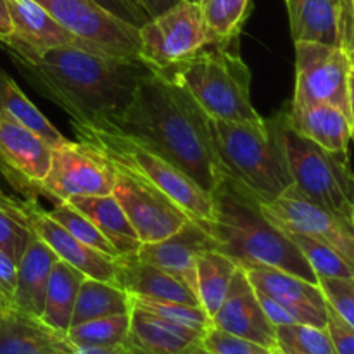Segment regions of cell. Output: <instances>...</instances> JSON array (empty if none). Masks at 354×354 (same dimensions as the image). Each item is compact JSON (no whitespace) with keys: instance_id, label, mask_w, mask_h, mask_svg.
Returning <instances> with one entry per match:
<instances>
[{"instance_id":"cell-1","label":"cell","mask_w":354,"mask_h":354,"mask_svg":"<svg viewBox=\"0 0 354 354\" xmlns=\"http://www.w3.org/2000/svg\"><path fill=\"white\" fill-rule=\"evenodd\" d=\"M0 44L35 90L64 109L73 123L88 127H116L138 83L154 71L140 59L111 57L73 45L35 50Z\"/></svg>"},{"instance_id":"cell-2","label":"cell","mask_w":354,"mask_h":354,"mask_svg":"<svg viewBox=\"0 0 354 354\" xmlns=\"http://www.w3.org/2000/svg\"><path fill=\"white\" fill-rule=\"evenodd\" d=\"M114 128L168 159L211 196L225 180L209 118L182 86L162 73L152 71L142 78Z\"/></svg>"},{"instance_id":"cell-3","label":"cell","mask_w":354,"mask_h":354,"mask_svg":"<svg viewBox=\"0 0 354 354\" xmlns=\"http://www.w3.org/2000/svg\"><path fill=\"white\" fill-rule=\"evenodd\" d=\"M214 218L201 223L216 239L218 251L241 266L265 265L317 283V273L294 242L263 214L259 204L225 176L213 192Z\"/></svg>"},{"instance_id":"cell-4","label":"cell","mask_w":354,"mask_h":354,"mask_svg":"<svg viewBox=\"0 0 354 354\" xmlns=\"http://www.w3.org/2000/svg\"><path fill=\"white\" fill-rule=\"evenodd\" d=\"M211 137L225 176L258 204L273 203L290 185L286 151V111L270 120H209Z\"/></svg>"},{"instance_id":"cell-5","label":"cell","mask_w":354,"mask_h":354,"mask_svg":"<svg viewBox=\"0 0 354 354\" xmlns=\"http://www.w3.org/2000/svg\"><path fill=\"white\" fill-rule=\"evenodd\" d=\"M161 73L182 86L209 120H261L251 102V69L241 55L228 50V45H207Z\"/></svg>"},{"instance_id":"cell-6","label":"cell","mask_w":354,"mask_h":354,"mask_svg":"<svg viewBox=\"0 0 354 354\" xmlns=\"http://www.w3.org/2000/svg\"><path fill=\"white\" fill-rule=\"evenodd\" d=\"M71 127L78 135V140L95 145L102 154L111 159L116 168L140 176L142 180L158 187L192 220L199 223L213 221V196L201 189L189 175L171 165L168 159L156 154L154 151L114 127H88V124L73 123V121Z\"/></svg>"},{"instance_id":"cell-7","label":"cell","mask_w":354,"mask_h":354,"mask_svg":"<svg viewBox=\"0 0 354 354\" xmlns=\"http://www.w3.org/2000/svg\"><path fill=\"white\" fill-rule=\"evenodd\" d=\"M294 187L318 206L353 225L354 173L348 154H335L301 137L287 127L283 131Z\"/></svg>"},{"instance_id":"cell-8","label":"cell","mask_w":354,"mask_h":354,"mask_svg":"<svg viewBox=\"0 0 354 354\" xmlns=\"http://www.w3.org/2000/svg\"><path fill=\"white\" fill-rule=\"evenodd\" d=\"M140 33L138 57L154 71H166L211 45L199 2L180 0L151 17Z\"/></svg>"},{"instance_id":"cell-9","label":"cell","mask_w":354,"mask_h":354,"mask_svg":"<svg viewBox=\"0 0 354 354\" xmlns=\"http://www.w3.org/2000/svg\"><path fill=\"white\" fill-rule=\"evenodd\" d=\"M40 3L92 52L111 57L140 59L138 28L124 23L93 0H40Z\"/></svg>"},{"instance_id":"cell-10","label":"cell","mask_w":354,"mask_h":354,"mask_svg":"<svg viewBox=\"0 0 354 354\" xmlns=\"http://www.w3.org/2000/svg\"><path fill=\"white\" fill-rule=\"evenodd\" d=\"M116 166L95 145L85 140H64L52 149V161L40 194L66 203L75 196H109Z\"/></svg>"},{"instance_id":"cell-11","label":"cell","mask_w":354,"mask_h":354,"mask_svg":"<svg viewBox=\"0 0 354 354\" xmlns=\"http://www.w3.org/2000/svg\"><path fill=\"white\" fill-rule=\"evenodd\" d=\"M294 45V106L325 102L339 107L349 116V73L353 68L344 48L317 41H297Z\"/></svg>"},{"instance_id":"cell-12","label":"cell","mask_w":354,"mask_h":354,"mask_svg":"<svg viewBox=\"0 0 354 354\" xmlns=\"http://www.w3.org/2000/svg\"><path fill=\"white\" fill-rule=\"evenodd\" d=\"M263 214L280 230L296 232L330 245L354 266V227L344 218L318 206L290 185L273 203L259 204Z\"/></svg>"},{"instance_id":"cell-13","label":"cell","mask_w":354,"mask_h":354,"mask_svg":"<svg viewBox=\"0 0 354 354\" xmlns=\"http://www.w3.org/2000/svg\"><path fill=\"white\" fill-rule=\"evenodd\" d=\"M113 196L123 207L142 244L168 239L192 220L158 187L121 168H116Z\"/></svg>"},{"instance_id":"cell-14","label":"cell","mask_w":354,"mask_h":354,"mask_svg":"<svg viewBox=\"0 0 354 354\" xmlns=\"http://www.w3.org/2000/svg\"><path fill=\"white\" fill-rule=\"evenodd\" d=\"M52 149L33 130L0 118V173L14 194L37 199L50 168Z\"/></svg>"},{"instance_id":"cell-15","label":"cell","mask_w":354,"mask_h":354,"mask_svg":"<svg viewBox=\"0 0 354 354\" xmlns=\"http://www.w3.org/2000/svg\"><path fill=\"white\" fill-rule=\"evenodd\" d=\"M252 287L282 304L297 324L327 327V303L317 283L265 265L242 266Z\"/></svg>"},{"instance_id":"cell-16","label":"cell","mask_w":354,"mask_h":354,"mask_svg":"<svg viewBox=\"0 0 354 354\" xmlns=\"http://www.w3.org/2000/svg\"><path fill=\"white\" fill-rule=\"evenodd\" d=\"M211 324L220 330L239 335L265 348H273L277 344L275 325L263 311L256 289L242 266L235 272L227 297L216 315L211 318Z\"/></svg>"},{"instance_id":"cell-17","label":"cell","mask_w":354,"mask_h":354,"mask_svg":"<svg viewBox=\"0 0 354 354\" xmlns=\"http://www.w3.org/2000/svg\"><path fill=\"white\" fill-rule=\"evenodd\" d=\"M218 249V242L204 225L189 220L176 234L152 244H142L137 256L182 280L196 292V265L201 254Z\"/></svg>"},{"instance_id":"cell-18","label":"cell","mask_w":354,"mask_h":354,"mask_svg":"<svg viewBox=\"0 0 354 354\" xmlns=\"http://www.w3.org/2000/svg\"><path fill=\"white\" fill-rule=\"evenodd\" d=\"M31 225H33L37 237L41 239L59 259L75 266L88 279L114 283L116 280V261L114 259L116 258L95 251L80 242L57 221L52 220L47 211L41 209L38 204H35L31 209Z\"/></svg>"},{"instance_id":"cell-19","label":"cell","mask_w":354,"mask_h":354,"mask_svg":"<svg viewBox=\"0 0 354 354\" xmlns=\"http://www.w3.org/2000/svg\"><path fill=\"white\" fill-rule=\"evenodd\" d=\"M114 261H116L114 283L121 287L128 296L201 306L196 292L182 280L151 263L142 261L137 254L118 256Z\"/></svg>"},{"instance_id":"cell-20","label":"cell","mask_w":354,"mask_h":354,"mask_svg":"<svg viewBox=\"0 0 354 354\" xmlns=\"http://www.w3.org/2000/svg\"><path fill=\"white\" fill-rule=\"evenodd\" d=\"M12 21V35L0 38L3 44H17L35 50L45 48L82 47L90 50L83 41L73 37L66 28L55 21V17L37 0H6Z\"/></svg>"},{"instance_id":"cell-21","label":"cell","mask_w":354,"mask_h":354,"mask_svg":"<svg viewBox=\"0 0 354 354\" xmlns=\"http://www.w3.org/2000/svg\"><path fill=\"white\" fill-rule=\"evenodd\" d=\"M287 127L301 137L335 154H348L351 121L339 107L325 102L294 106L286 111Z\"/></svg>"},{"instance_id":"cell-22","label":"cell","mask_w":354,"mask_h":354,"mask_svg":"<svg viewBox=\"0 0 354 354\" xmlns=\"http://www.w3.org/2000/svg\"><path fill=\"white\" fill-rule=\"evenodd\" d=\"M68 335L10 308L0 315V354H71Z\"/></svg>"},{"instance_id":"cell-23","label":"cell","mask_w":354,"mask_h":354,"mask_svg":"<svg viewBox=\"0 0 354 354\" xmlns=\"http://www.w3.org/2000/svg\"><path fill=\"white\" fill-rule=\"evenodd\" d=\"M57 259L59 258L55 256V252L35 234V237L28 244L26 251L23 252L21 259L17 261L12 308L26 315H31V317H41L47 283L48 279H50L52 266L55 265Z\"/></svg>"},{"instance_id":"cell-24","label":"cell","mask_w":354,"mask_h":354,"mask_svg":"<svg viewBox=\"0 0 354 354\" xmlns=\"http://www.w3.org/2000/svg\"><path fill=\"white\" fill-rule=\"evenodd\" d=\"M203 335L204 332L131 306L128 341L144 354H182Z\"/></svg>"},{"instance_id":"cell-25","label":"cell","mask_w":354,"mask_h":354,"mask_svg":"<svg viewBox=\"0 0 354 354\" xmlns=\"http://www.w3.org/2000/svg\"><path fill=\"white\" fill-rule=\"evenodd\" d=\"M294 44H317L342 47V21L335 0H286Z\"/></svg>"},{"instance_id":"cell-26","label":"cell","mask_w":354,"mask_h":354,"mask_svg":"<svg viewBox=\"0 0 354 354\" xmlns=\"http://www.w3.org/2000/svg\"><path fill=\"white\" fill-rule=\"evenodd\" d=\"M71 206L82 211L100 234L116 249L118 256L137 254L142 248L137 232L128 221L123 207L120 206L113 194L109 196H75L68 199Z\"/></svg>"},{"instance_id":"cell-27","label":"cell","mask_w":354,"mask_h":354,"mask_svg":"<svg viewBox=\"0 0 354 354\" xmlns=\"http://www.w3.org/2000/svg\"><path fill=\"white\" fill-rule=\"evenodd\" d=\"M85 279V273L76 270L75 266L68 265L62 259L55 261L47 283V292H45L44 313L40 317L45 325L61 334H68L71 327L76 296Z\"/></svg>"},{"instance_id":"cell-28","label":"cell","mask_w":354,"mask_h":354,"mask_svg":"<svg viewBox=\"0 0 354 354\" xmlns=\"http://www.w3.org/2000/svg\"><path fill=\"white\" fill-rule=\"evenodd\" d=\"M239 263L225 252L213 249L201 254L196 265V296L201 308L213 318L227 297Z\"/></svg>"},{"instance_id":"cell-29","label":"cell","mask_w":354,"mask_h":354,"mask_svg":"<svg viewBox=\"0 0 354 354\" xmlns=\"http://www.w3.org/2000/svg\"><path fill=\"white\" fill-rule=\"evenodd\" d=\"M35 204L37 199H24L0 189V249L16 263L35 237L31 225V209Z\"/></svg>"},{"instance_id":"cell-30","label":"cell","mask_w":354,"mask_h":354,"mask_svg":"<svg viewBox=\"0 0 354 354\" xmlns=\"http://www.w3.org/2000/svg\"><path fill=\"white\" fill-rule=\"evenodd\" d=\"M0 118L16 121L23 127L30 128L44 140H47L52 147L66 140L61 131L24 95L23 90L3 69H0Z\"/></svg>"},{"instance_id":"cell-31","label":"cell","mask_w":354,"mask_h":354,"mask_svg":"<svg viewBox=\"0 0 354 354\" xmlns=\"http://www.w3.org/2000/svg\"><path fill=\"white\" fill-rule=\"evenodd\" d=\"M130 311L131 297L121 287H118L116 283L86 277L76 296L71 327L83 322L95 320V318L123 315Z\"/></svg>"},{"instance_id":"cell-32","label":"cell","mask_w":354,"mask_h":354,"mask_svg":"<svg viewBox=\"0 0 354 354\" xmlns=\"http://www.w3.org/2000/svg\"><path fill=\"white\" fill-rule=\"evenodd\" d=\"M211 45H230L241 35L251 0H199Z\"/></svg>"},{"instance_id":"cell-33","label":"cell","mask_w":354,"mask_h":354,"mask_svg":"<svg viewBox=\"0 0 354 354\" xmlns=\"http://www.w3.org/2000/svg\"><path fill=\"white\" fill-rule=\"evenodd\" d=\"M128 332L130 313H123L73 325L66 335L75 346H113L127 341Z\"/></svg>"},{"instance_id":"cell-34","label":"cell","mask_w":354,"mask_h":354,"mask_svg":"<svg viewBox=\"0 0 354 354\" xmlns=\"http://www.w3.org/2000/svg\"><path fill=\"white\" fill-rule=\"evenodd\" d=\"M282 232L294 242L304 259L310 263L311 270L317 273V279L318 277H354V266L346 261L330 245L308 237V235L296 234V232Z\"/></svg>"},{"instance_id":"cell-35","label":"cell","mask_w":354,"mask_h":354,"mask_svg":"<svg viewBox=\"0 0 354 354\" xmlns=\"http://www.w3.org/2000/svg\"><path fill=\"white\" fill-rule=\"evenodd\" d=\"M277 346L303 354H337L327 327L290 324L275 327Z\"/></svg>"},{"instance_id":"cell-36","label":"cell","mask_w":354,"mask_h":354,"mask_svg":"<svg viewBox=\"0 0 354 354\" xmlns=\"http://www.w3.org/2000/svg\"><path fill=\"white\" fill-rule=\"evenodd\" d=\"M48 216L54 221H57L61 227H64L73 237L78 239L80 242L86 244L88 248L95 249V251L104 252L107 256H113L118 258L116 249L111 245V242L104 237L99 232V228L82 213V211L76 209L75 206L66 201V203H57V206L52 211H47Z\"/></svg>"},{"instance_id":"cell-37","label":"cell","mask_w":354,"mask_h":354,"mask_svg":"<svg viewBox=\"0 0 354 354\" xmlns=\"http://www.w3.org/2000/svg\"><path fill=\"white\" fill-rule=\"evenodd\" d=\"M131 297V296H130ZM131 306L142 308L145 311L158 315V317L166 318L175 324L185 325V327L194 328V330L206 332L211 327V318L201 306L183 303H171V301H152L144 299V297H131Z\"/></svg>"},{"instance_id":"cell-38","label":"cell","mask_w":354,"mask_h":354,"mask_svg":"<svg viewBox=\"0 0 354 354\" xmlns=\"http://www.w3.org/2000/svg\"><path fill=\"white\" fill-rule=\"evenodd\" d=\"M325 303L354 328V277H318Z\"/></svg>"},{"instance_id":"cell-39","label":"cell","mask_w":354,"mask_h":354,"mask_svg":"<svg viewBox=\"0 0 354 354\" xmlns=\"http://www.w3.org/2000/svg\"><path fill=\"white\" fill-rule=\"evenodd\" d=\"M201 342L204 348L214 354H272V348H265V346L256 344V342L242 339L239 335L228 334L213 325L204 332Z\"/></svg>"},{"instance_id":"cell-40","label":"cell","mask_w":354,"mask_h":354,"mask_svg":"<svg viewBox=\"0 0 354 354\" xmlns=\"http://www.w3.org/2000/svg\"><path fill=\"white\" fill-rule=\"evenodd\" d=\"M327 330L337 354H354V328L327 304Z\"/></svg>"},{"instance_id":"cell-41","label":"cell","mask_w":354,"mask_h":354,"mask_svg":"<svg viewBox=\"0 0 354 354\" xmlns=\"http://www.w3.org/2000/svg\"><path fill=\"white\" fill-rule=\"evenodd\" d=\"M93 2L99 3L100 7L109 10L111 14H114V16L120 17V19H123L124 23L133 24V26L137 28L144 26V24L151 19V17L138 7V3L135 2V0H93Z\"/></svg>"},{"instance_id":"cell-42","label":"cell","mask_w":354,"mask_h":354,"mask_svg":"<svg viewBox=\"0 0 354 354\" xmlns=\"http://www.w3.org/2000/svg\"><path fill=\"white\" fill-rule=\"evenodd\" d=\"M256 296H258V301H259V304H261L265 315L268 317V320L272 322L275 327H280V325L297 324L296 318H294L292 315H290L289 311L282 306V304L277 303L275 299H272V297L266 296V294L259 292V290H256Z\"/></svg>"},{"instance_id":"cell-43","label":"cell","mask_w":354,"mask_h":354,"mask_svg":"<svg viewBox=\"0 0 354 354\" xmlns=\"http://www.w3.org/2000/svg\"><path fill=\"white\" fill-rule=\"evenodd\" d=\"M16 277L17 263L0 249V290L9 297L10 303H12L14 289H16Z\"/></svg>"},{"instance_id":"cell-44","label":"cell","mask_w":354,"mask_h":354,"mask_svg":"<svg viewBox=\"0 0 354 354\" xmlns=\"http://www.w3.org/2000/svg\"><path fill=\"white\" fill-rule=\"evenodd\" d=\"M71 354H144L138 351L130 341L120 342L113 346H75L73 344Z\"/></svg>"},{"instance_id":"cell-45","label":"cell","mask_w":354,"mask_h":354,"mask_svg":"<svg viewBox=\"0 0 354 354\" xmlns=\"http://www.w3.org/2000/svg\"><path fill=\"white\" fill-rule=\"evenodd\" d=\"M135 2L149 17H156L165 12V10H168L169 7L175 6V3H178L180 0H135Z\"/></svg>"},{"instance_id":"cell-46","label":"cell","mask_w":354,"mask_h":354,"mask_svg":"<svg viewBox=\"0 0 354 354\" xmlns=\"http://www.w3.org/2000/svg\"><path fill=\"white\" fill-rule=\"evenodd\" d=\"M12 35V21H10L9 9L6 0H0V38Z\"/></svg>"},{"instance_id":"cell-47","label":"cell","mask_w":354,"mask_h":354,"mask_svg":"<svg viewBox=\"0 0 354 354\" xmlns=\"http://www.w3.org/2000/svg\"><path fill=\"white\" fill-rule=\"evenodd\" d=\"M349 121H351V138L354 140V69L349 73Z\"/></svg>"},{"instance_id":"cell-48","label":"cell","mask_w":354,"mask_h":354,"mask_svg":"<svg viewBox=\"0 0 354 354\" xmlns=\"http://www.w3.org/2000/svg\"><path fill=\"white\" fill-rule=\"evenodd\" d=\"M182 354H214L213 351H209L207 348H204L203 342H194L192 346H189V348L185 349Z\"/></svg>"},{"instance_id":"cell-49","label":"cell","mask_w":354,"mask_h":354,"mask_svg":"<svg viewBox=\"0 0 354 354\" xmlns=\"http://www.w3.org/2000/svg\"><path fill=\"white\" fill-rule=\"evenodd\" d=\"M10 308H12V303H10L9 297L0 290V315H3L7 310H10Z\"/></svg>"},{"instance_id":"cell-50","label":"cell","mask_w":354,"mask_h":354,"mask_svg":"<svg viewBox=\"0 0 354 354\" xmlns=\"http://www.w3.org/2000/svg\"><path fill=\"white\" fill-rule=\"evenodd\" d=\"M0 189H3V190H7V192H10V187L7 185L6 178H3V176H2V173H0Z\"/></svg>"},{"instance_id":"cell-51","label":"cell","mask_w":354,"mask_h":354,"mask_svg":"<svg viewBox=\"0 0 354 354\" xmlns=\"http://www.w3.org/2000/svg\"><path fill=\"white\" fill-rule=\"evenodd\" d=\"M346 54H348V57H349V62H351V68L354 69V47L348 48V50H346Z\"/></svg>"},{"instance_id":"cell-52","label":"cell","mask_w":354,"mask_h":354,"mask_svg":"<svg viewBox=\"0 0 354 354\" xmlns=\"http://www.w3.org/2000/svg\"><path fill=\"white\" fill-rule=\"evenodd\" d=\"M272 354H286V353H283V351H282V349H280V348H279V346H277V344H275V346H273V348H272Z\"/></svg>"},{"instance_id":"cell-53","label":"cell","mask_w":354,"mask_h":354,"mask_svg":"<svg viewBox=\"0 0 354 354\" xmlns=\"http://www.w3.org/2000/svg\"><path fill=\"white\" fill-rule=\"evenodd\" d=\"M280 349H282V351H283V353H286V354H303V353H297V351H292V349H283V348H280Z\"/></svg>"},{"instance_id":"cell-54","label":"cell","mask_w":354,"mask_h":354,"mask_svg":"<svg viewBox=\"0 0 354 354\" xmlns=\"http://www.w3.org/2000/svg\"><path fill=\"white\" fill-rule=\"evenodd\" d=\"M351 6H353V16H354V0H351ZM351 47H354V40H353V45H351ZM351 47H349V48H351Z\"/></svg>"},{"instance_id":"cell-55","label":"cell","mask_w":354,"mask_h":354,"mask_svg":"<svg viewBox=\"0 0 354 354\" xmlns=\"http://www.w3.org/2000/svg\"><path fill=\"white\" fill-rule=\"evenodd\" d=\"M353 227H354V213H353Z\"/></svg>"},{"instance_id":"cell-56","label":"cell","mask_w":354,"mask_h":354,"mask_svg":"<svg viewBox=\"0 0 354 354\" xmlns=\"http://www.w3.org/2000/svg\"><path fill=\"white\" fill-rule=\"evenodd\" d=\"M190 2H199V0H190Z\"/></svg>"},{"instance_id":"cell-57","label":"cell","mask_w":354,"mask_h":354,"mask_svg":"<svg viewBox=\"0 0 354 354\" xmlns=\"http://www.w3.org/2000/svg\"><path fill=\"white\" fill-rule=\"evenodd\" d=\"M37 2H38V3H40V0H37Z\"/></svg>"}]
</instances>
